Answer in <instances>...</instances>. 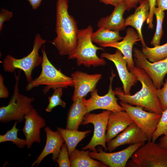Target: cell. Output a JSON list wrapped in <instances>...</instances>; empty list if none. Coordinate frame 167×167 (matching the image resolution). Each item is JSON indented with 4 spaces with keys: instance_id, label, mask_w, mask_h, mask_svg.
Returning a JSON list of instances; mask_svg holds the SVG:
<instances>
[{
    "instance_id": "obj_1",
    "label": "cell",
    "mask_w": 167,
    "mask_h": 167,
    "mask_svg": "<svg viewBox=\"0 0 167 167\" xmlns=\"http://www.w3.org/2000/svg\"><path fill=\"white\" fill-rule=\"evenodd\" d=\"M55 32L57 36L52 43L61 56L68 55L77 44L79 29L74 17L68 12V0H57Z\"/></svg>"
},
{
    "instance_id": "obj_2",
    "label": "cell",
    "mask_w": 167,
    "mask_h": 167,
    "mask_svg": "<svg viewBox=\"0 0 167 167\" xmlns=\"http://www.w3.org/2000/svg\"><path fill=\"white\" fill-rule=\"evenodd\" d=\"M130 72L135 75L142 84L140 90L133 95L126 94L122 88L113 90L118 99L130 105L143 107L148 111L161 115L163 111L157 95V88L148 75L141 68L135 66Z\"/></svg>"
},
{
    "instance_id": "obj_3",
    "label": "cell",
    "mask_w": 167,
    "mask_h": 167,
    "mask_svg": "<svg viewBox=\"0 0 167 167\" xmlns=\"http://www.w3.org/2000/svg\"><path fill=\"white\" fill-rule=\"evenodd\" d=\"M93 32V29L91 25L79 30L76 47L68 55V59H76L78 66L83 65L88 68L91 66L96 67L104 66L106 64L103 58L99 57L97 55V50H103L104 49L93 44L91 38Z\"/></svg>"
},
{
    "instance_id": "obj_4",
    "label": "cell",
    "mask_w": 167,
    "mask_h": 167,
    "mask_svg": "<svg viewBox=\"0 0 167 167\" xmlns=\"http://www.w3.org/2000/svg\"><path fill=\"white\" fill-rule=\"evenodd\" d=\"M41 49L43 57L41 72L37 78L28 83L26 87V91H29L35 87L45 85L42 92L46 95L51 89L54 90L59 88H67L69 86H73L72 78L57 69L49 61L44 45Z\"/></svg>"
},
{
    "instance_id": "obj_5",
    "label": "cell",
    "mask_w": 167,
    "mask_h": 167,
    "mask_svg": "<svg viewBox=\"0 0 167 167\" xmlns=\"http://www.w3.org/2000/svg\"><path fill=\"white\" fill-rule=\"evenodd\" d=\"M15 79L13 95L6 105L0 108V121L7 123L15 121L22 122L25 116L33 108L32 104L33 97H28L19 92V82L20 72L15 74Z\"/></svg>"
},
{
    "instance_id": "obj_6",
    "label": "cell",
    "mask_w": 167,
    "mask_h": 167,
    "mask_svg": "<svg viewBox=\"0 0 167 167\" xmlns=\"http://www.w3.org/2000/svg\"><path fill=\"white\" fill-rule=\"evenodd\" d=\"M46 42L40 34H36L34 40L32 49L28 55L19 59L15 58L10 54L6 56L3 62L4 71L13 72H15L16 69L21 70L25 74L27 81L28 83L31 82L33 80V70L41 64L43 61L42 56L39 55V50Z\"/></svg>"
},
{
    "instance_id": "obj_7",
    "label": "cell",
    "mask_w": 167,
    "mask_h": 167,
    "mask_svg": "<svg viewBox=\"0 0 167 167\" xmlns=\"http://www.w3.org/2000/svg\"><path fill=\"white\" fill-rule=\"evenodd\" d=\"M135 167H167V148L158 143L148 141L132 155Z\"/></svg>"
},
{
    "instance_id": "obj_8",
    "label": "cell",
    "mask_w": 167,
    "mask_h": 167,
    "mask_svg": "<svg viewBox=\"0 0 167 167\" xmlns=\"http://www.w3.org/2000/svg\"><path fill=\"white\" fill-rule=\"evenodd\" d=\"M110 111L106 110L99 113H87L84 116L81 123L82 125L92 124L94 130L93 135L90 142L82 148L84 150L89 149L97 152L96 147L102 146L105 151H107L106 134L109 117Z\"/></svg>"
},
{
    "instance_id": "obj_9",
    "label": "cell",
    "mask_w": 167,
    "mask_h": 167,
    "mask_svg": "<svg viewBox=\"0 0 167 167\" xmlns=\"http://www.w3.org/2000/svg\"><path fill=\"white\" fill-rule=\"evenodd\" d=\"M120 105L126 112L137 126L147 135L148 141H151L161 115L151 112H147L141 106H134L120 101Z\"/></svg>"
},
{
    "instance_id": "obj_10",
    "label": "cell",
    "mask_w": 167,
    "mask_h": 167,
    "mask_svg": "<svg viewBox=\"0 0 167 167\" xmlns=\"http://www.w3.org/2000/svg\"><path fill=\"white\" fill-rule=\"evenodd\" d=\"M133 51L135 65L143 69L148 75L157 89L163 85L164 77L167 74V58L154 62L148 61L142 52L135 47Z\"/></svg>"
},
{
    "instance_id": "obj_11",
    "label": "cell",
    "mask_w": 167,
    "mask_h": 167,
    "mask_svg": "<svg viewBox=\"0 0 167 167\" xmlns=\"http://www.w3.org/2000/svg\"><path fill=\"white\" fill-rule=\"evenodd\" d=\"M145 143V142H142L130 145L122 150L114 152H106L99 147L97 152H89V155L92 158L102 162L107 167H125L132 155Z\"/></svg>"
},
{
    "instance_id": "obj_12",
    "label": "cell",
    "mask_w": 167,
    "mask_h": 167,
    "mask_svg": "<svg viewBox=\"0 0 167 167\" xmlns=\"http://www.w3.org/2000/svg\"><path fill=\"white\" fill-rule=\"evenodd\" d=\"M115 76L112 71L109 77L110 83L108 92L101 96L98 93V90L95 89L91 92V97L88 99H85L84 102L88 113L97 109H102L112 112L124 111L123 108L117 102L118 98L113 90L112 83Z\"/></svg>"
},
{
    "instance_id": "obj_13",
    "label": "cell",
    "mask_w": 167,
    "mask_h": 167,
    "mask_svg": "<svg viewBox=\"0 0 167 167\" xmlns=\"http://www.w3.org/2000/svg\"><path fill=\"white\" fill-rule=\"evenodd\" d=\"M101 57L114 63L122 83L124 93L131 94L132 87L135 86L138 80L137 76L128 70L127 62L121 52L117 49L114 54L103 53Z\"/></svg>"
},
{
    "instance_id": "obj_14",
    "label": "cell",
    "mask_w": 167,
    "mask_h": 167,
    "mask_svg": "<svg viewBox=\"0 0 167 167\" xmlns=\"http://www.w3.org/2000/svg\"><path fill=\"white\" fill-rule=\"evenodd\" d=\"M74 84V92L72 100L74 101L85 97L89 92L94 90L97 84L101 79L100 74H90L80 71H77L71 75Z\"/></svg>"
},
{
    "instance_id": "obj_15",
    "label": "cell",
    "mask_w": 167,
    "mask_h": 167,
    "mask_svg": "<svg viewBox=\"0 0 167 167\" xmlns=\"http://www.w3.org/2000/svg\"><path fill=\"white\" fill-rule=\"evenodd\" d=\"M148 141L146 135L135 123L129 125L116 136L107 143V150L112 152L122 145Z\"/></svg>"
},
{
    "instance_id": "obj_16",
    "label": "cell",
    "mask_w": 167,
    "mask_h": 167,
    "mask_svg": "<svg viewBox=\"0 0 167 167\" xmlns=\"http://www.w3.org/2000/svg\"><path fill=\"white\" fill-rule=\"evenodd\" d=\"M24 125L22 131L26 140V146L31 148L34 143L41 142L40 131L45 126V120L33 108L24 117Z\"/></svg>"
},
{
    "instance_id": "obj_17",
    "label": "cell",
    "mask_w": 167,
    "mask_h": 167,
    "mask_svg": "<svg viewBox=\"0 0 167 167\" xmlns=\"http://www.w3.org/2000/svg\"><path fill=\"white\" fill-rule=\"evenodd\" d=\"M46 135V141L44 148L31 167L37 166L47 155L52 154V160L54 161L58 157L61 147L65 142L62 135L58 131H52L49 126L44 129Z\"/></svg>"
},
{
    "instance_id": "obj_18",
    "label": "cell",
    "mask_w": 167,
    "mask_h": 167,
    "mask_svg": "<svg viewBox=\"0 0 167 167\" xmlns=\"http://www.w3.org/2000/svg\"><path fill=\"white\" fill-rule=\"evenodd\" d=\"M140 39L137 31L132 28H128L126 35L121 41L103 45L101 47H111L118 49L122 53L127 63V68L129 71L135 66L132 58L133 46L136 42L140 41Z\"/></svg>"
},
{
    "instance_id": "obj_19",
    "label": "cell",
    "mask_w": 167,
    "mask_h": 167,
    "mask_svg": "<svg viewBox=\"0 0 167 167\" xmlns=\"http://www.w3.org/2000/svg\"><path fill=\"white\" fill-rule=\"evenodd\" d=\"M134 122L131 118L125 111H111L107 125L106 142L114 138Z\"/></svg>"
},
{
    "instance_id": "obj_20",
    "label": "cell",
    "mask_w": 167,
    "mask_h": 167,
    "mask_svg": "<svg viewBox=\"0 0 167 167\" xmlns=\"http://www.w3.org/2000/svg\"><path fill=\"white\" fill-rule=\"evenodd\" d=\"M126 10L125 6L122 2L114 6L110 15L99 20L97 23V27L116 32L124 30L126 27L125 19L123 18V15Z\"/></svg>"
},
{
    "instance_id": "obj_21",
    "label": "cell",
    "mask_w": 167,
    "mask_h": 167,
    "mask_svg": "<svg viewBox=\"0 0 167 167\" xmlns=\"http://www.w3.org/2000/svg\"><path fill=\"white\" fill-rule=\"evenodd\" d=\"M149 13V6L148 0H144L136 8L134 13L125 19V26H131L134 28L140 39L142 47L146 45L142 32V28L144 22L148 19Z\"/></svg>"
},
{
    "instance_id": "obj_22",
    "label": "cell",
    "mask_w": 167,
    "mask_h": 167,
    "mask_svg": "<svg viewBox=\"0 0 167 167\" xmlns=\"http://www.w3.org/2000/svg\"><path fill=\"white\" fill-rule=\"evenodd\" d=\"M85 99V97H84L73 101L68 111L66 129L78 130L84 116L87 113Z\"/></svg>"
},
{
    "instance_id": "obj_23",
    "label": "cell",
    "mask_w": 167,
    "mask_h": 167,
    "mask_svg": "<svg viewBox=\"0 0 167 167\" xmlns=\"http://www.w3.org/2000/svg\"><path fill=\"white\" fill-rule=\"evenodd\" d=\"M89 150L75 149L70 156L71 167H107L100 161L94 160L89 155Z\"/></svg>"
},
{
    "instance_id": "obj_24",
    "label": "cell",
    "mask_w": 167,
    "mask_h": 167,
    "mask_svg": "<svg viewBox=\"0 0 167 167\" xmlns=\"http://www.w3.org/2000/svg\"><path fill=\"white\" fill-rule=\"evenodd\" d=\"M57 130L62 135L67 146L69 156L79 143L92 132L90 130L79 131L59 127H57Z\"/></svg>"
},
{
    "instance_id": "obj_25",
    "label": "cell",
    "mask_w": 167,
    "mask_h": 167,
    "mask_svg": "<svg viewBox=\"0 0 167 167\" xmlns=\"http://www.w3.org/2000/svg\"><path fill=\"white\" fill-rule=\"evenodd\" d=\"M93 42L100 45L111 44L123 39L119 32L113 31L103 28H99L91 36Z\"/></svg>"
},
{
    "instance_id": "obj_26",
    "label": "cell",
    "mask_w": 167,
    "mask_h": 167,
    "mask_svg": "<svg viewBox=\"0 0 167 167\" xmlns=\"http://www.w3.org/2000/svg\"><path fill=\"white\" fill-rule=\"evenodd\" d=\"M147 59L151 62L159 61L167 58V42L161 45L149 48L143 47L142 50Z\"/></svg>"
},
{
    "instance_id": "obj_27",
    "label": "cell",
    "mask_w": 167,
    "mask_h": 167,
    "mask_svg": "<svg viewBox=\"0 0 167 167\" xmlns=\"http://www.w3.org/2000/svg\"><path fill=\"white\" fill-rule=\"evenodd\" d=\"M18 122L15 121L11 129L4 134L0 135V143L11 141L20 148H22L26 146V139L19 138L17 136L18 132L19 130L16 127Z\"/></svg>"
},
{
    "instance_id": "obj_28",
    "label": "cell",
    "mask_w": 167,
    "mask_h": 167,
    "mask_svg": "<svg viewBox=\"0 0 167 167\" xmlns=\"http://www.w3.org/2000/svg\"><path fill=\"white\" fill-rule=\"evenodd\" d=\"M154 13L156 17V25L155 32L151 42V44L155 47L160 45L161 40L163 35L162 26L165 12L164 11L160 8L156 7Z\"/></svg>"
},
{
    "instance_id": "obj_29",
    "label": "cell",
    "mask_w": 167,
    "mask_h": 167,
    "mask_svg": "<svg viewBox=\"0 0 167 167\" xmlns=\"http://www.w3.org/2000/svg\"><path fill=\"white\" fill-rule=\"evenodd\" d=\"M63 89L59 88L55 89L52 95L49 97V104L45 109L47 112H50L54 107L58 106H61L64 108L66 107V102L61 98Z\"/></svg>"
},
{
    "instance_id": "obj_30",
    "label": "cell",
    "mask_w": 167,
    "mask_h": 167,
    "mask_svg": "<svg viewBox=\"0 0 167 167\" xmlns=\"http://www.w3.org/2000/svg\"><path fill=\"white\" fill-rule=\"evenodd\" d=\"M162 135H167V108L163 111L161 115L156 128L153 133L152 141L155 142Z\"/></svg>"
},
{
    "instance_id": "obj_31",
    "label": "cell",
    "mask_w": 167,
    "mask_h": 167,
    "mask_svg": "<svg viewBox=\"0 0 167 167\" xmlns=\"http://www.w3.org/2000/svg\"><path fill=\"white\" fill-rule=\"evenodd\" d=\"M69 156L67 146L66 143L62 145L59 156L56 160L59 167H70Z\"/></svg>"
},
{
    "instance_id": "obj_32",
    "label": "cell",
    "mask_w": 167,
    "mask_h": 167,
    "mask_svg": "<svg viewBox=\"0 0 167 167\" xmlns=\"http://www.w3.org/2000/svg\"><path fill=\"white\" fill-rule=\"evenodd\" d=\"M162 88L157 89V95L163 111L167 108V77Z\"/></svg>"
},
{
    "instance_id": "obj_33",
    "label": "cell",
    "mask_w": 167,
    "mask_h": 167,
    "mask_svg": "<svg viewBox=\"0 0 167 167\" xmlns=\"http://www.w3.org/2000/svg\"><path fill=\"white\" fill-rule=\"evenodd\" d=\"M13 15V13L8 10L2 8L0 11V31L2 30L4 23L10 20Z\"/></svg>"
},
{
    "instance_id": "obj_34",
    "label": "cell",
    "mask_w": 167,
    "mask_h": 167,
    "mask_svg": "<svg viewBox=\"0 0 167 167\" xmlns=\"http://www.w3.org/2000/svg\"><path fill=\"white\" fill-rule=\"evenodd\" d=\"M149 6V13L148 17L146 20L147 24L148 25V28H153V23L154 11L156 6V0H148Z\"/></svg>"
},
{
    "instance_id": "obj_35",
    "label": "cell",
    "mask_w": 167,
    "mask_h": 167,
    "mask_svg": "<svg viewBox=\"0 0 167 167\" xmlns=\"http://www.w3.org/2000/svg\"><path fill=\"white\" fill-rule=\"evenodd\" d=\"M4 78L1 74H0V98H6L9 96V91L4 84Z\"/></svg>"
},
{
    "instance_id": "obj_36",
    "label": "cell",
    "mask_w": 167,
    "mask_h": 167,
    "mask_svg": "<svg viewBox=\"0 0 167 167\" xmlns=\"http://www.w3.org/2000/svg\"><path fill=\"white\" fill-rule=\"evenodd\" d=\"M144 0H123L126 10L129 11L133 8H136L138 3H141Z\"/></svg>"
},
{
    "instance_id": "obj_37",
    "label": "cell",
    "mask_w": 167,
    "mask_h": 167,
    "mask_svg": "<svg viewBox=\"0 0 167 167\" xmlns=\"http://www.w3.org/2000/svg\"><path fill=\"white\" fill-rule=\"evenodd\" d=\"M156 6L164 11L167 10V0H156Z\"/></svg>"
},
{
    "instance_id": "obj_38",
    "label": "cell",
    "mask_w": 167,
    "mask_h": 167,
    "mask_svg": "<svg viewBox=\"0 0 167 167\" xmlns=\"http://www.w3.org/2000/svg\"><path fill=\"white\" fill-rule=\"evenodd\" d=\"M106 5H111L114 6L123 1V0H99Z\"/></svg>"
},
{
    "instance_id": "obj_39",
    "label": "cell",
    "mask_w": 167,
    "mask_h": 167,
    "mask_svg": "<svg viewBox=\"0 0 167 167\" xmlns=\"http://www.w3.org/2000/svg\"><path fill=\"white\" fill-rule=\"evenodd\" d=\"M29 2L33 10L37 9L40 6L42 0H26Z\"/></svg>"
},
{
    "instance_id": "obj_40",
    "label": "cell",
    "mask_w": 167,
    "mask_h": 167,
    "mask_svg": "<svg viewBox=\"0 0 167 167\" xmlns=\"http://www.w3.org/2000/svg\"><path fill=\"white\" fill-rule=\"evenodd\" d=\"M158 144L161 147L167 148V135L163 136L161 138Z\"/></svg>"
}]
</instances>
